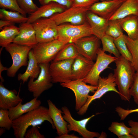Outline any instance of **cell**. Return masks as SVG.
Here are the masks:
<instances>
[{
    "label": "cell",
    "mask_w": 138,
    "mask_h": 138,
    "mask_svg": "<svg viewBox=\"0 0 138 138\" xmlns=\"http://www.w3.org/2000/svg\"><path fill=\"white\" fill-rule=\"evenodd\" d=\"M45 121H48L55 129L50 115L49 109L43 106L29 112L13 121L14 134L16 138H24L27 129L30 126L40 125Z\"/></svg>",
    "instance_id": "1"
},
{
    "label": "cell",
    "mask_w": 138,
    "mask_h": 138,
    "mask_svg": "<svg viewBox=\"0 0 138 138\" xmlns=\"http://www.w3.org/2000/svg\"><path fill=\"white\" fill-rule=\"evenodd\" d=\"M116 67L114 75L119 95L122 100L129 102L131 96L130 89L134 79L136 71L130 61L121 56L114 61Z\"/></svg>",
    "instance_id": "2"
},
{
    "label": "cell",
    "mask_w": 138,
    "mask_h": 138,
    "mask_svg": "<svg viewBox=\"0 0 138 138\" xmlns=\"http://www.w3.org/2000/svg\"><path fill=\"white\" fill-rule=\"evenodd\" d=\"M57 28V39L66 44L93 35L91 27L87 21L80 25L64 23L58 25Z\"/></svg>",
    "instance_id": "3"
},
{
    "label": "cell",
    "mask_w": 138,
    "mask_h": 138,
    "mask_svg": "<svg viewBox=\"0 0 138 138\" xmlns=\"http://www.w3.org/2000/svg\"><path fill=\"white\" fill-rule=\"evenodd\" d=\"M5 48L11 55L13 61L12 65L7 70V75L13 77L20 67L27 65L28 54L32 47L12 43Z\"/></svg>",
    "instance_id": "4"
},
{
    "label": "cell",
    "mask_w": 138,
    "mask_h": 138,
    "mask_svg": "<svg viewBox=\"0 0 138 138\" xmlns=\"http://www.w3.org/2000/svg\"><path fill=\"white\" fill-rule=\"evenodd\" d=\"M66 44L56 39L47 42L38 43L32 49L39 64L49 63Z\"/></svg>",
    "instance_id": "5"
},
{
    "label": "cell",
    "mask_w": 138,
    "mask_h": 138,
    "mask_svg": "<svg viewBox=\"0 0 138 138\" xmlns=\"http://www.w3.org/2000/svg\"><path fill=\"white\" fill-rule=\"evenodd\" d=\"M37 43L45 42L57 39V25L50 18L39 19L32 23Z\"/></svg>",
    "instance_id": "6"
},
{
    "label": "cell",
    "mask_w": 138,
    "mask_h": 138,
    "mask_svg": "<svg viewBox=\"0 0 138 138\" xmlns=\"http://www.w3.org/2000/svg\"><path fill=\"white\" fill-rule=\"evenodd\" d=\"M62 87L67 88L72 90L75 96V109L78 111L86 103L89 93H94L97 86L87 85L83 79L73 80L69 82L60 83Z\"/></svg>",
    "instance_id": "7"
},
{
    "label": "cell",
    "mask_w": 138,
    "mask_h": 138,
    "mask_svg": "<svg viewBox=\"0 0 138 138\" xmlns=\"http://www.w3.org/2000/svg\"><path fill=\"white\" fill-rule=\"evenodd\" d=\"M89 8L71 7L64 11L55 14L49 17L57 25L66 23L74 25H80L86 21V13Z\"/></svg>",
    "instance_id": "8"
},
{
    "label": "cell",
    "mask_w": 138,
    "mask_h": 138,
    "mask_svg": "<svg viewBox=\"0 0 138 138\" xmlns=\"http://www.w3.org/2000/svg\"><path fill=\"white\" fill-rule=\"evenodd\" d=\"M50 63L40 64V72L35 80L31 78L28 83V90L33 94L34 98H38L44 91L51 88L53 85L49 67Z\"/></svg>",
    "instance_id": "9"
},
{
    "label": "cell",
    "mask_w": 138,
    "mask_h": 138,
    "mask_svg": "<svg viewBox=\"0 0 138 138\" xmlns=\"http://www.w3.org/2000/svg\"><path fill=\"white\" fill-rule=\"evenodd\" d=\"M117 86L113 74L109 73L107 77L100 76L97 88L93 95L89 96L85 104L78 111L77 113L83 115L87 112L90 104L94 100L101 97L106 93L109 91H114L119 95V93L116 88Z\"/></svg>",
    "instance_id": "10"
},
{
    "label": "cell",
    "mask_w": 138,
    "mask_h": 138,
    "mask_svg": "<svg viewBox=\"0 0 138 138\" xmlns=\"http://www.w3.org/2000/svg\"><path fill=\"white\" fill-rule=\"evenodd\" d=\"M117 58L110 54H107L99 48L97 52L96 62L88 74L83 81L90 85L97 86L100 73Z\"/></svg>",
    "instance_id": "11"
},
{
    "label": "cell",
    "mask_w": 138,
    "mask_h": 138,
    "mask_svg": "<svg viewBox=\"0 0 138 138\" xmlns=\"http://www.w3.org/2000/svg\"><path fill=\"white\" fill-rule=\"evenodd\" d=\"M74 60L51 61L49 71L53 83H66L72 80V67Z\"/></svg>",
    "instance_id": "12"
},
{
    "label": "cell",
    "mask_w": 138,
    "mask_h": 138,
    "mask_svg": "<svg viewBox=\"0 0 138 138\" xmlns=\"http://www.w3.org/2000/svg\"><path fill=\"white\" fill-rule=\"evenodd\" d=\"M62 110L64 119L69 123L67 125V128L69 131L76 132L84 138L99 137L100 134L99 133L89 131L86 128L87 124L91 119L95 116V115L93 114L80 120H77L72 117L69 109L66 107H62Z\"/></svg>",
    "instance_id": "13"
},
{
    "label": "cell",
    "mask_w": 138,
    "mask_h": 138,
    "mask_svg": "<svg viewBox=\"0 0 138 138\" xmlns=\"http://www.w3.org/2000/svg\"><path fill=\"white\" fill-rule=\"evenodd\" d=\"M100 40L94 35L82 37L74 42L79 54L91 60H96Z\"/></svg>",
    "instance_id": "14"
},
{
    "label": "cell",
    "mask_w": 138,
    "mask_h": 138,
    "mask_svg": "<svg viewBox=\"0 0 138 138\" xmlns=\"http://www.w3.org/2000/svg\"><path fill=\"white\" fill-rule=\"evenodd\" d=\"M124 1L123 0H112L98 2L90 7L88 10L109 20Z\"/></svg>",
    "instance_id": "15"
},
{
    "label": "cell",
    "mask_w": 138,
    "mask_h": 138,
    "mask_svg": "<svg viewBox=\"0 0 138 138\" xmlns=\"http://www.w3.org/2000/svg\"><path fill=\"white\" fill-rule=\"evenodd\" d=\"M19 33L13 43L32 48L38 43L32 24L28 22L21 23L19 24Z\"/></svg>",
    "instance_id": "16"
},
{
    "label": "cell",
    "mask_w": 138,
    "mask_h": 138,
    "mask_svg": "<svg viewBox=\"0 0 138 138\" xmlns=\"http://www.w3.org/2000/svg\"><path fill=\"white\" fill-rule=\"evenodd\" d=\"M67 8L63 5L53 2L42 5L30 15L27 22L32 24L41 18H49L55 14L64 11Z\"/></svg>",
    "instance_id": "17"
},
{
    "label": "cell",
    "mask_w": 138,
    "mask_h": 138,
    "mask_svg": "<svg viewBox=\"0 0 138 138\" xmlns=\"http://www.w3.org/2000/svg\"><path fill=\"white\" fill-rule=\"evenodd\" d=\"M94 62L79 54L74 60L72 67V80L84 79L91 70Z\"/></svg>",
    "instance_id": "18"
},
{
    "label": "cell",
    "mask_w": 138,
    "mask_h": 138,
    "mask_svg": "<svg viewBox=\"0 0 138 138\" xmlns=\"http://www.w3.org/2000/svg\"><path fill=\"white\" fill-rule=\"evenodd\" d=\"M21 85L18 92L15 89L9 90L6 88L3 82H0V109L8 110L22 101L19 94Z\"/></svg>",
    "instance_id": "19"
},
{
    "label": "cell",
    "mask_w": 138,
    "mask_h": 138,
    "mask_svg": "<svg viewBox=\"0 0 138 138\" xmlns=\"http://www.w3.org/2000/svg\"><path fill=\"white\" fill-rule=\"evenodd\" d=\"M86 20L91 27L93 35L100 39L106 34L109 20L89 10L86 13Z\"/></svg>",
    "instance_id": "20"
},
{
    "label": "cell",
    "mask_w": 138,
    "mask_h": 138,
    "mask_svg": "<svg viewBox=\"0 0 138 138\" xmlns=\"http://www.w3.org/2000/svg\"><path fill=\"white\" fill-rule=\"evenodd\" d=\"M50 116L53 122L59 136L68 134L69 132L68 123L62 115L63 111L58 108L49 99L47 101Z\"/></svg>",
    "instance_id": "21"
},
{
    "label": "cell",
    "mask_w": 138,
    "mask_h": 138,
    "mask_svg": "<svg viewBox=\"0 0 138 138\" xmlns=\"http://www.w3.org/2000/svg\"><path fill=\"white\" fill-rule=\"evenodd\" d=\"M28 58L29 61L25 71L23 74L19 73L17 76L18 80L22 81L23 84L26 82L29 78L34 79H37L40 72L39 64L32 49L29 53Z\"/></svg>",
    "instance_id": "22"
},
{
    "label": "cell",
    "mask_w": 138,
    "mask_h": 138,
    "mask_svg": "<svg viewBox=\"0 0 138 138\" xmlns=\"http://www.w3.org/2000/svg\"><path fill=\"white\" fill-rule=\"evenodd\" d=\"M20 102L16 106L8 110L9 115L11 119L13 121L21 116L33 110L36 109L40 106L41 101L36 97L34 98L30 101L22 104Z\"/></svg>",
    "instance_id": "23"
},
{
    "label": "cell",
    "mask_w": 138,
    "mask_h": 138,
    "mask_svg": "<svg viewBox=\"0 0 138 138\" xmlns=\"http://www.w3.org/2000/svg\"><path fill=\"white\" fill-rule=\"evenodd\" d=\"M132 15L138 16V0H126L109 20H119Z\"/></svg>",
    "instance_id": "24"
},
{
    "label": "cell",
    "mask_w": 138,
    "mask_h": 138,
    "mask_svg": "<svg viewBox=\"0 0 138 138\" xmlns=\"http://www.w3.org/2000/svg\"><path fill=\"white\" fill-rule=\"evenodd\" d=\"M118 20L128 36L132 40L138 39V16L130 15Z\"/></svg>",
    "instance_id": "25"
},
{
    "label": "cell",
    "mask_w": 138,
    "mask_h": 138,
    "mask_svg": "<svg viewBox=\"0 0 138 138\" xmlns=\"http://www.w3.org/2000/svg\"><path fill=\"white\" fill-rule=\"evenodd\" d=\"M0 32V45L5 48L13 43L19 33V28L14 25L3 27Z\"/></svg>",
    "instance_id": "26"
},
{
    "label": "cell",
    "mask_w": 138,
    "mask_h": 138,
    "mask_svg": "<svg viewBox=\"0 0 138 138\" xmlns=\"http://www.w3.org/2000/svg\"><path fill=\"white\" fill-rule=\"evenodd\" d=\"M79 54L74 43H68L60 50L53 61H58L75 59Z\"/></svg>",
    "instance_id": "27"
},
{
    "label": "cell",
    "mask_w": 138,
    "mask_h": 138,
    "mask_svg": "<svg viewBox=\"0 0 138 138\" xmlns=\"http://www.w3.org/2000/svg\"><path fill=\"white\" fill-rule=\"evenodd\" d=\"M0 18L1 19L19 24L27 22L29 19L28 17L24 16L18 12L9 11L3 8L0 9Z\"/></svg>",
    "instance_id": "28"
},
{
    "label": "cell",
    "mask_w": 138,
    "mask_h": 138,
    "mask_svg": "<svg viewBox=\"0 0 138 138\" xmlns=\"http://www.w3.org/2000/svg\"><path fill=\"white\" fill-rule=\"evenodd\" d=\"M108 130L119 138H131V128L127 126L123 122L114 121L112 122Z\"/></svg>",
    "instance_id": "29"
},
{
    "label": "cell",
    "mask_w": 138,
    "mask_h": 138,
    "mask_svg": "<svg viewBox=\"0 0 138 138\" xmlns=\"http://www.w3.org/2000/svg\"><path fill=\"white\" fill-rule=\"evenodd\" d=\"M127 47L132 57L131 63L136 71L138 72V39L132 40L125 35Z\"/></svg>",
    "instance_id": "30"
},
{
    "label": "cell",
    "mask_w": 138,
    "mask_h": 138,
    "mask_svg": "<svg viewBox=\"0 0 138 138\" xmlns=\"http://www.w3.org/2000/svg\"><path fill=\"white\" fill-rule=\"evenodd\" d=\"M100 40L102 45V49L103 51L112 54L117 58L121 56L114 42L113 38L105 34Z\"/></svg>",
    "instance_id": "31"
},
{
    "label": "cell",
    "mask_w": 138,
    "mask_h": 138,
    "mask_svg": "<svg viewBox=\"0 0 138 138\" xmlns=\"http://www.w3.org/2000/svg\"><path fill=\"white\" fill-rule=\"evenodd\" d=\"M125 35L123 34L119 37L114 39V42L121 55L131 62L132 57L126 44Z\"/></svg>",
    "instance_id": "32"
},
{
    "label": "cell",
    "mask_w": 138,
    "mask_h": 138,
    "mask_svg": "<svg viewBox=\"0 0 138 138\" xmlns=\"http://www.w3.org/2000/svg\"><path fill=\"white\" fill-rule=\"evenodd\" d=\"M123 29L117 20H109L106 34L116 39L124 34Z\"/></svg>",
    "instance_id": "33"
},
{
    "label": "cell",
    "mask_w": 138,
    "mask_h": 138,
    "mask_svg": "<svg viewBox=\"0 0 138 138\" xmlns=\"http://www.w3.org/2000/svg\"><path fill=\"white\" fill-rule=\"evenodd\" d=\"M0 7L2 8L18 12L26 17V14L20 7L17 0H0Z\"/></svg>",
    "instance_id": "34"
},
{
    "label": "cell",
    "mask_w": 138,
    "mask_h": 138,
    "mask_svg": "<svg viewBox=\"0 0 138 138\" xmlns=\"http://www.w3.org/2000/svg\"><path fill=\"white\" fill-rule=\"evenodd\" d=\"M20 7L26 14H31L38 8L32 0H17Z\"/></svg>",
    "instance_id": "35"
},
{
    "label": "cell",
    "mask_w": 138,
    "mask_h": 138,
    "mask_svg": "<svg viewBox=\"0 0 138 138\" xmlns=\"http://www.w3.org/2000/svg\"><path fill=\"white\" fill-rule=\"evenodd\" d=\"M0 109V127L9 130L12 127L13 121L9 117L8 110Z\"/></svg>",
    "instance_id": "36"
},
{
    "label": "cell",
    "mask_w": 138,
    "mask_h": 138,
    "mask_svg": "<svg viewBox=\"0 0 138 138\" xmlns=\"http://www.w3.org/2000/svg\"><path fill=\"white\" fill-rule=\"evenodd\" d=\"M131 96L133 98L134 102L138 105V72H136L132 84L129 91Z\"/></svg>",
    "instance_id": "37"
},
{
    "label": "cell",
    "mask_w": 138,
    "mask_h": 138,
    "mask_svg": "<svg viewBox=\"0 0 138 138\" xmlns=\"http://www.w3.org/2000/svg\"><path fill=\"white\" fill-rule=\"evenodd\" d=\"M25 138H44V135L39 132L38 128L36 126H32L27 130L24 135Z\"/></svg>",
    "instance_id": "38"
},
{
    "label": "cell",
    "mask_w": 138,
    "mask_h": 138,
    "mask_svg": "<svg viewBox=\"0 0 138 138\" xmlns=\"http://www.w3.org/2000/svg\"><path fill=\"white\" fill-rule=\"evenodd\" d=\"M72 6L89 8L99 0H72Z\"/></svg>",
    "instance_id": "39"
},
{
    "label": "cell",
    "mask_w": 138,
    "mask_h": 138,
    "mask_svg": "<svg viewBox=\"0 0 138 138\" xmlns=\"http://www.w3.org/2000/svg\"><path fill=\"white\" fill-rule=\"evenodd\" d=\"M116 111L118 113L121 120H124L130 114L135 112H138V108L127 110L125 109L120 106L117 107L115 109Z\"/></svg>",
    "instance_id": "40"
},
{
    "label": "cell",
    "mask_w": 138,
    "mask_h": 138,
    "mask_svg": "<svg viewBox=\"0 0 138 138\" xmlns=\"http://www.w3.org/2000/svg\"><path fill=\"white\" fill-rule=\"evenodd\" d=\"M38 1L42 5L53 2L63 5L67 8L72 6L73 3L72 0H38Z\"/></svg>",
    "instance_id": "41"
},
{
    "label": "cell",
    "mask_w": 138,
    "mask_h": 138,
    "mask_svg": "<svg viewBox=\"0 0 138 138\" xmlns=\"http://www.w3.org/2000/svg\"><path fill=\"white\" fill-rule=\"evenodd\" d=\"M128 123L131 128L130 134L135 138H138V122L132 120L128 121Z\"/></svg>",
    "instance_id": "42"
},
{
    "label": "cell",
    "mask_w": 138,
    "mask_h": 138,
    "mask_svg": "<svg viewBox=\"0 0 138 138\" xmlns=\"http://www.w3.org/2000/svg\"><path fill=\"white\" fill-rule=\"evenodd\" d=\"M15 23L10 21L1 19L0 20V29L1 30L3 27L12 25Z\"/></svg>",
    "instance_id": "43"
},
{
    "label": "cell",
    "mask_w": 138,
    "mask_h": 138,
    "mask_svg": "<svg viewBox=\"0 0 138 138\" xmlns=\"http://www.w3.org/2000/svg\"><path fill=\"white\" fill-rule=\"evenodd\" d=\"M56 138H79L78 136L75 135L74 134H66L61 136H56Z\"/></svg>",
    "instance_id": "44"
},
{
    "label": "cell",
    "mask_w": 138,
    "mask_h": 138,
    "mask_svg": "<svg viewBox=\"0 0 138 138\" xmlns=\"http://www.w3.org/2000/svg\"><path fill=\"white\" fill-rule=\"evenodd\" d=\"M8 68L4 66L3 65L1 62V61L0 60V78L1 82L3 83L4 81V80L2 76L1 73L4 70L7 71Z\"/></svg>",
    "instance_id": "45"
},
{
    "label": "cell",
    "mask_w": 138,
    "mask_h": 138,
    "mask_svg": "<svg viewBox=\"0 0 138 138\" xmlns=\"http://www.w3.org/2000/svg\"><path fill=\"white\" fill-rule=\"evenodd\" d=\"M5 129L3 127H1L0 128V136L2 135L5 132Z\"/></svg>",
    "instance_id": "46"
},
{
    "label": "cell",
    "mask_w": 138,
    "mask_h": 138,
    "mask_svg": "<svg viewBox=\"0 0 138 138\" xmlns=\"http://www.w3.org/2000/svg\"><path fill=\"white\" fill-rule=\"evenodd\" d=\"M106 134L104 132H103L101 133V134H100V135L98 138H102L105 137H106Z\"/></svg>",
    "instance_id": "47"
},
{
    "label": "cell",
    "mask_w": 138,
    "mask_h": 138,
    "mask_svg": "<svg viewBox=\"0 0 138 138\" xmlns=\"http://www.w3.org/2000/svg\"><path fill=\"white\" fill-rule=\"evenodd\" d=\"M101 1H111V0H100ZM124 1H125L126 0H123Z\"/></svg>",
    "instance_id": "48"
}]
</instances>
